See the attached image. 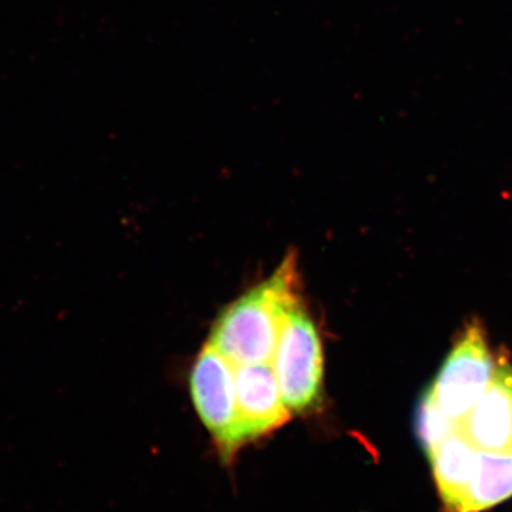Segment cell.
I'll return each instance as SVG.
<instances>
[{"label": "cell", "mask_w": 512, "mask_h": 512, "mask_svg": "<svg viewBox=\"0 0 512 512\" xmlns=\"http://www.w3.org/2000/svg\"><path fill=\"white\" fill-rule=\"evenodd\" d=\"M271 365L289 412L308 414L319 409L323 400L322 340L301 299L286 315Z\"/></svg>", "instance_id": "obj_2"}, {"label": "cell", "mask_w": 512, "mask_h": 512, "mask_svg": "<svg viewBox=\"0 0 512 512\" xmlns=\"http://www.w3.org/2000/svg\"><path fill=\"white\" fill-rule=\"evenodd\" d=\"M456 430V420L451 419L441 409L436 397L431 393L430 387L421 394L414 410V434L419 441L424 454L429 453L441 441Z\"/></svg>", "instance_id": "obj_6"}, {"label": "cell", "mask_w": 512, "mask_h": 512, "mask_svg": "<svg viewBox=\"0 0 512 512\" xmlns=\"http://www.w3.org/2000/svg\"><path fill=\"white\" fill-rule=\"evenodd\" d=\"M190 390L195 410L220 457L231 463L247 444L239 420L235 365L210 342L195 357Z\"/></svg>", "instance_id": "obj_3"}, {"label": "cell", "mask_w": 512, "mask_h": 512, "mask_svg": "<svg viewBox=\"0 0 512 512\" xmlns=\"http://www.w3.org/2000/svg\"><path fill=\"white\" fill-rule=\"evenodd\" d=\"M298 279V262L291 252L274 274L218 316L208 342L235 366L271 363L286 315L301 299Z\"/></svg>", "instance_id": "obj_1"}, {"label": "cell", "mask_w": 512, "mask_h": 512, "mask_svg": "<svg viewBox=\"0 0 512 512\" xmlns=\"http://www.w3.org/2000/svg\"><path fill=\"white\" fill-rule=\"evenodd\" d=\"M495 365L484 326L480 320H473L457 339L430 386L444 413L453 420L466 416L493 379Z\"/></svg>", "instance_id": "obj_4"}, {"label": "cell", "mask_w": 512, "mask_h": 512, "mask_svg": "<svg viewBox=\"0 0 512 512\" xmlns=\"http://www.w3.org/2000/svg\"><path fill=\"white\" fill-rule=\"evenodd\" d=\"M239 420L251 443L284 427L292 413L282 397L271 363L235 366Z\"/></svg>", "instance_id": "obj_5"}]
</instances>
